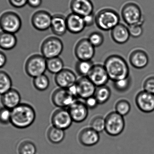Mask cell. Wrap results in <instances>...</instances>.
Instances as JSON below:
<instances>
[{
  "instance_id": "5",
  "label": "cell",
  "mask_w": 154,
  "mask_h": 154,
  "mask_svg": "<svg viewBox=\"0 0 154 154\" xmlns=\"http://www.w3.org/2000/svg\"><path fill=\"white\" fill-rule=\"evenodd\" d=\"M47 59L42 55L33 54L30 56L25 63L24 70L31 77H36L43 75L47 70Z\"/></svg>"
},
{
  "instance_id": "35",
  "label": "cell",
  "mask_w": 154,
  "mask_h": 154,
  "mask_svg": "<svg viewBox=\"0 0 154 154\" xmlns=\"http://www.w3.org/2000/svg\"><path fill=\"white\" fill-rule=\"evenodd\" d=\"M131 83V77L129 76L126 78L113 81V86L118 92L123 93L128 90Z\"/></svg>"
},
{
  "instance_id": "2",
  "label": "cell",
  "mask_w": 154,
  "mask_h": 154,
  "mask_svg": "<svg viewBox=\"0 0 154 154\" xmlns=\"http://www.w3.org/2000/svg\"><path fill=\"white\" fill-rule=\"evenodd\" d=\"M104 66L109 80L113 81L129 76V68L125 60L120 55L113 54L106 58Z\"/></svg>"
},
{
  "instance_id": "31",
  "label": "cell",
  "mask_w": 154,
  "mask_h": 154,
  "mask_svg": "<svg viewBox=\"0 0 154 154\" xmlns=\"http://www.w3.org/2000/svg\"><path fill=\"white\" fill-rule=\"evenodd\" d=\"M33 85L37 90L45 91L49 86V79L45 74L40 75L33 78Z\"/></svg>"
},
{
  "instance_id": "13",
  "label": "cell",
  "mask_w": 154,
  "mask_h": 154,
  "mask_svg": "<svg viewBox=\"0 0 154 154\" xmlns=\"http://www.w3.org/2000/svg\"><path fill=\"white\" fill-rule=\"evenodd\" d=\"M74 122L81 123L85 121L89 114V109L84 102L75 100L67 108Z\"/></svg>"
},
{
  "instance_id": "21",
  "label": "cell",
  "mask_w": 154,
  "mask_h": 154,
  "mask_svg": "<svg viewBox=\"0 0 154 154\" xmlns=\"http://www.w3.org/2000/svg\"><path fill=\"white\" fill-rule=\"evenodd\" d=\"M21 97L19 91L12 88L1 96V102L3 107L12 110L21 104Z\"/></svg>"
},
{
  "instance_id": "11",
  "label": "cell",
  "mask_w": 154,
  "mask_h": 154,
  "mask_svg": "<svg viewBox=\"0 0 154 154\" xmlns=\"http://www.w3.org/2000/svg\"><path fill=\"white\" fill-rule=\"evenodd\" d=\"M51 99L53 105L59 108H68L76 100L67 89L61 88L57 89L52 93Z\"/></svg>"
},
{
  "instance_id": "39",
  "label": "cell",
  "mask_w": 154,
  "mask_h": 154,
  "mask_svg": "<svg viewBox=\"0 0 154 154\" xmlns=\"http://www.w3.org/2000/svg\"><path fill=\"white\" fill-rule=\"evenodd\" d=\"M143 88L145 91L154 94V77H150L145 80Z\"/></svg>"
},
{
  "instance_id": "7",
  "label": "cell",
  "mask_w": 154,
  "mask_h": 154,
  "mask_svg": "<svg viewBox=\"0 0 154 154\" xmlns=\"http://www.w3.org/2000/svg\"><path fill=\"white\" fill-rule=\"evenodd\" d=\"M124 117L116 111L109 113L105 118V132L109 135L116 137L121 134L125 128Z\"/></svg>"
},
{
  "instance_id": "23",
  "label": "cell",
  "mask_w": 154,
  "mask_h": 154,
  "mask_svg": "<svg viewBox=\"0 0 154 154\" xmlns=\"http://www.w3.org/2000/svg\"><path fill=\"white\" fill-rule=\"evenodd\" d=\"M110 34L113 40L119 44L126 43L130 37L128 27L121 23L119 24L111 30Z\"/></svg>"
},
{
  "instance_id": "26",
  "label": "cell",
  "mask_w": 154,
  "mask_h": 154,
  "mask_svg": "<svg viewBox=\"0 0 154 154\" xmlns=\"http://www.w3.org/2000/svg\"><path fill=\"white\" fill-rule=\"evenodd\" d=\"M47 135L50 142L57 144L63 142L65 139L66 134L65 130L52 126L48 130Z\"/></svg>"
},
{
  "instance_id": "32",
  "label": "cell",
  "mask_w": 154,
  "mask_h": 154,
  "mask_svg": "<svg viewBox=\"0 0 154 154\" xmlns=\"http://www.w3.org/2000/svg\"><path fill=\"white\" fill-rule=\"evenodd\" d=\"M19 154H36L37 148L34 143L29 140L23 141L18 148Z\"/></svg>"
},
{
  "instance_id": "18",
  "label": "cell",
  "mask_w": 154,
  "mask_h": 154,
  "mask_svg": "<svg viewBox=\"0 0 154 154\" xmlns=\"http://www.w3.org/2000/svg\"><path fill=\"white\" fill-rule=\"evenodd\" d=\"M100 139L99 133L91 127H85L81 130L78 140L81 144L85 146H92L97 145Z\"/></svg>"
},
{
  "instance_id": "27",
  "label": "cell",
  "mask_w": 154,
  "mask_h": 154,
  "mask_svg": "<svg viewBox=\"0 0 154 154\" xmlns=\"http://www.w3.org/2000/svg\"><path fill=\"white\" fill-rule=\"evenodd\" d=\"M110 89L106 85L97 87L94 96L98 102L99 105H103L106 103L111 97Z\"/></svg>"
},
{
  "instance_id": "45",
  "label": "cell",
  "mask_w": 154,
  "mask_h": 154,
  "mask_svg": "<svg viewBox=\"0 0 154 154\" xmlns=\"http://www.w3.org/2000/svg\"><path fill=\"white\" fill-rule=\"evenodd\" d=\"M67 90H68L69 93H70L73 96H74V97L76 99H77V98H78V91H77V89L76 84L73 85V86H71L69 87V88L67 89Z\"/></svg>"
},
{
  "instance_id": "29",
  "label": "cell",
  "mask_w": 154,
  "mask_h": 154,
  "mask_svg": "<svg viewBox=\"0 0 154 154\" xmlns=\"http://www.w3.org/2000/svg\"><path fill=\"white\" fill-rule=\"evenodd\" d=\"M94 65L91 61L79 60L76 63L75 71L81 77H87Z\"/></svg>"
},
{
  "instance_id": "30",
  "label": "cell",
  "mask_w": 154,
  "mask_h": 154,
  "mask_svg": "<svg viewBox=\"0 0 154 154\" xmlns=\"http://www.w3.org/2000/svg\"><path fill=\"white\" fill-rule=\"evenodd\" d=\"M12 81L9 74L0 70V96H2L12 88Z\"/></svg>"
},
{
  "instance_id": "20",
  "label": "cell",
  "mask_w": 154,
  "mask_h": 154,
  "mask_svg": "<svg viewBox=\"0 0 154 154\" xmlns=\"http://www.w3.org/2000/svg\"><path fill=\"white\" fill-rule=\"evenodd\" d=\"M130 64L135 68L141 69L145 68L149 63V57L143 50L136 49L130 53L129 57Z\"/></svg>"
},
{
  "instance_id": "40",
  "label": "cell",
  "mask_w": 154,
  "mask_h": 154,
  "mask_svg": "<svg viewBox=\"0 0 154 154\" xmlns=\"http://www.w3.org/2000/svg\"><path fill=\"white\" fill-rule=\"evenodd\" d=\"M85 100L84 103L89 109H95L99 105L97 100L94 96L88 98Z\"/></svg>"
},
{
  "instance_id": "10",
  "label": "cell",
  "mask_w": 154,
  "mask_h": 154,
  "mask_svg": "<svg viewBox=\"0 0 154 154\" xmlns=\"http://www.w3.org/2000/svg\"><path fill=\"white\" fill-rule=\"evenodd\" d=\"M75 54L79 60L91 61L95 54V48L88 39L78 41L75 48Z\"/></svg>"
},
{
  "instance_id": "28",
  "label": "cell",
  "mask_w": 154,
  "mask_h": 154,
  "mask_svg": "<svg viewBox=\"0 0 154 154\" xmlns=\"http://www.w3.org/2000/svg\"><path fill=\"white\" fill-rule=\"evenodd\" d=\"M63 61L59 57L47 59V70L52 74H57L64 69Z\"/></svg>"
},
{
  "instance_id": "25",
  "label": "cell",
  "mask_w": 154,
  "mask_h": 154,
  "mask_svg": "<svg viewBox=\"0 0 154 154\" xmlns=\"http://www.w3.org/2000/svg\"><path fill=\"white\" fill-rule=\"evenodd\" d=\"M17 39L15 34L0 32V49L4 50H11L17 45Z\"/></svg>"
},
{
  "instance_id": "36",
  "label": "cell",
  "mask_w": 154,
  "mask_h": 154,
  "mask_svg": "<svg viewBox=\"0 0 154 154\" xmlns=\"http://www.w3.org/2000/svg\"><path fill=\"white\" fill-rule=\"evenodd\" d=\"M91 43L95 48L100 47L103 44L104 41V37L103 34L98 31L91 33L88 38Z\"/></svg>"
},
{
  "instance_id": "15",
  "label": "cell",
  "mask_w": 154,
  "mask_h": 154,
  "mask_svg": "<svg viewBox=\"0 0 154 154\" xmlns=\"http://www.w3.org/2000/svg\"><path fill=\"white\" fill-rule=\"evenodd\" d=\"M78 98L87 99L94 95L97 87L87 77H81L77 80L76 83Z\"/></svg>"
},
{
  "instance_id": "22",
  "label": "cell",
  "mask_w": 154,
  "mask_h": 154,
  "mask_svg": "<svg viewBox=\"0 0 154 154\" xmlns=\"http://www.w3.org/2000/svg\"><path fill=\"white\" fill-rule=\"evenodd\" d=\"M66 20L68 31L73 34L81 33L86 27L83 17L74 13L69 14Z\"/></svg>"
},
{
  "instance_id": "42",
  "label": "cell",
  "mask_w": 154,
  "mask_h": 154,
  "mask_svg": "<svg viewBox=\"0 0 154 154\" xmlns=\"http://www.w3.org/2000/svg\"><path fill=\"white\" fill-rule=\"evenodd\" d=\"M9 3L14 8H21L27 4L28 0H8Z\"/></svg>"
},
{
  "instance_id": "9",
  "label": "cell",
  "mask_w": 154,
  "mask_h": 154,
  "mask_svg": "<svg viewBox=\"0 0 154 154\" xmlns=\"http://www.w3.org/2000/svg\"><path fill=\"white\" fill-rule=\"evenodd\" d=\"M73 122L71 116L66 108H59L55 110L51 116L52 126L65 131L71 127Z\"/></svg>"
},
{
  "instance_id": "6",
  "label": "cell",
  "mask_w": 154,
  "mask_h": 154,
  "mask_svg": "<svg viewBox=\"0 0 154 154\" xmlns=\"http://www.w3.org/2000/svg\"><path fill=\"white\" fill-rule=\"evenodd\" d=\"M63 49L64 44L62 41L55 36L45 39L41 46L42 55L47 59L59 57Z\"/></svg>"
},
{
  "instance_id": "37",
  "label": "cell",
  "mask_w": 154,
  "mask_h": 154,
  "mask_svg": "<svg viewBox=\"0 0 154 154\" xmlns=\"http://www.w3.org/2000/svg\"><path fill=\"white\" fill-rule=\"evenodd\" d=\"M11 118V110L3 107L0 108V124L7 125L10 124Z\"/></svg>"
},
{
  "instance_id": "33",
  "label": "cell",
  "mask_w": 154,
  "mask_h": 154,
  "mask_svg": "<svg viewBox=\"0 0 154 154\" xmlns=\"http://www.w3.org/2000/svg\"><path fill=\"white\" fill-rule=\"evenodd\" d=\"M116 112L124 117L128 115L131 110V105L127 100L120 99L116 103L115 105Z\"/></svg>"
},
{
  "instance_id": "44",
  "label": "cell",
  "mask_w": 154,
  "mask_h": 154,
  "mask_svg": "<svg viewBox=\"0 0 154 154\" xmlns=\"http://www.w3.org/2000/svg\"><path fill=\"white\" fill-rule=\"evenodd\" d=\"M7 62V57L4 52L0 51V69L3 68Z\"/></svg>"
},
{
  "instance_id": "24",
  "label": "cell",
  "mask_w": 154,
  "mask_h": 154,
  "mask_svg": "<svg viewBox=\"0 0 154 154\" xmlns=\"http://www.w3.org/2000/svg\"><path fill=\"white\" fill-rule=\"evenodd\" d=\"M50 28L56 36H64L68 31L66 17L60 14L53 15Z\"/></svg>"
},
{
  "instance_id": "14",
  "label": "cell",
  "mask_w": 154,
  "mask_h": 154,
  "mask_svg": "<svg viewBox=\"0 0 154 154\" xmlns=\"http://www.w3.org/2000/svg\"><path fill=\"white\" fill-rule=\"evenodd\" d=\"M87 77L97 87L106 85L109 80L104 65L101 64L94 65Z\"/></svg>"
},
{
  "instance_id": "43",
  "label": "cell",
  "mask_w": 154,
  "mask_h": 154,
  "mask_svg": "<svg viewBox=\"0 0 154 154\" xmlns=\"http://www.w3.org/2000/svg\"><path fill=\"white\" fill-rule=\"evenodd\" d=\"M42 0H28L27 4L32 8H37L41 6Z\"/></svg>"
},
{
  "instance_id": "4",
  "label": "cell",
  "mask_w": 154,
  "mask_h": 154,
  "mask_svg": "<svg viewBox=\"0 0 154 154\" xmlns=\"http://www.w3.org/2000/svg\"><path fill=\"white\" fill-rule=\"evenodd\" d=\"M121 16L128 26L134 24L142 25L144 22L145 18L140 6L133 2L127 3L123 6Z\"/></svg>"
},
{
  "instance_id": "8",
  "label": "cell",
  "mask_w": 154,
  "mask_h": 154,
  "mask_svg": "<svg viewBox=\"0 0 154 154\" xmlns=\"http://www.w3.org/2000/svg\"><path fill=\"white\" fill-rule=\"evenodd\" d=\"M22 24L20 17L15 12L7 11L0 16V28L3 31L15 34L20 30Z\"/></svg>"
},
{
  "instance_id": "17",
  "label": "cell",
  "mask_w": 154,
  "mask_h": 154,
  "mask_svg": "<svg viewBox=\"0 0 154 154\" xmlns=\"http://www.w3.org/2000/svg\"><path fill=\"white\" fill-rule=\"evenodd\" d=\"M55 81L59 88L68 89L76 84L77 78L75 74L72 71L68 69H64L56 74Z\"/></svg>"
},
{
  "instance_id": "12",
  "label": "cell",
  "mask_w": 154,
  "mask_h": 154,
  "mask_svg": "<svg viewBox=\"0 0 154 154\" xmlns=\"http://www.w3.org/2000/svg\"><path fill=\"white\" fill-rule=\"evenodd\" d=\"M52 16L44 10H40L32 16L31 23L36 30L40 31L47 30L51 28Z\"/></svg>"
},
{
  "instance_id": "3",
  "label": "cell",
  "mask_w": 154,
  "mask_h": 154,
  "mask_svg": "<svg viewBox=\"0 0 154 154\" xmlns=\"http://www.w3.org/2000/svg\"><path fill=\"white\" fill-rule=\"evenodd\" d=\"M120 18L119 14L115 10L105 8L96 14L95 24L101 30L111 31L120 23Z\"/></svg>"
},
{
  "instance_id": "19",
  "label": "cell",
  "mask_w": 154,
  "mask_h": 154,
  "mask_svg": "<svg viewBox=\"0 0 154 154\" xmlns=\"http://www.w3.org/2000/svg\"><path fill=\"white\" fill-rule=\"evenodd\" d=\"M70 8L72 13L82 17L94 13V5L91 0H71Z\"/></svg>"
},
{
  "instance_id": "41",
  "label": "cell",
  "mask_w": 154,
  "mask_h": 154,
  "mask_svg": "<svg viewBox=\"0 0 154 154\" xmlns=\"http://www.w3.org/2000/svg\"><path fill=\"white\" fill-rule=\"evenodd\" d=\"M86 27H90L94 25L96 21V14L94 13L83 17Z\"/></svg>"
},
{
  "instance_id": "34",
  "label": "cell",
  "mask_w": 154,
  "mask_h": 154,
  "mask_svg": "<svg viewBox=\"0 0 154 154\" xmlns=\"http://www.w3.org/2000/svg\"><path fill=\"white\" fill-rule=\"evenodd\" d=\"M90 126L97 133H102L105 130V118L99 115L94 117L91 121Z\"/></svg>"
},
{
  "instance_id": "16",
  "label": "cell",
  "mask_w": 154,
  "mask_h": 154,
  "mask_svg": "<svg viewBox=\"0 0 154 154\" xmlns=\"http://www.w3.org/2000/svg\"><path fill=\"white\" fill-rule=\"evenodd\" d=\"M135 101L142 112L150 113L154 111V94L143 90L137 95Z\"/></svg>"
},
{
  "instance_id": "38",
  "label": "cell",
  "mask_w": 154,
  "mask_h": 154,
  "mask_svg": "<svg viewBox=\"0 0 154 154\" xmlns=\"http://www.w3.org/2000/svg\"><path fill=\"white\" fill-rule=\"evenodd\" d=\"M129 30L130 36L133 38H137L140 37L143 32L142 25L140 24H134L128 26Z\"/></svg>"
},
{
  "instance_id": "1",
  "label": "cell",
  "mask_w": 154,
  "mask_h": 154,
  "mask_svg": "<svg viewBox=\"0 0 154 154\" xmlns=\"http://www.w3.org/2000/svg\"><path fill=\"white\" fill-rule=\"evenodd\" d=\"M36 117L35 109L31 105L21 103L11 110V124L18 129H25L33 124Z\"/></svg>"
}]
</instances>
